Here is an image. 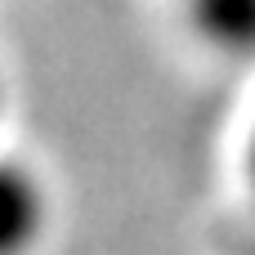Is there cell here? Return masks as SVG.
Wrapping results in <instances>:
<instances>
[{
  "instance_id": "obj_1",
  "label": "cell",
  "mask_w": 255,
  "mask_h": 255,
  "mask_svg": "<svg viewBox=\"0 0 255 255\" xmlns=\"http://www.w3.org/2000/svg\"><path fill=\"white\" fill-rule=\"evenodd\" d=\"M49 197L22 161H0V255H31L45 238Z\"/></svg>"
},
{
  "instance_id": "obj_2",
  "label": "cell",
  "mask_w": 255,
  "mask_h": 255,
  "mask_svg": "<svg viewBox=\"0 0 255 255\" xmlns=\"http://www.w3.org/2000/svg\"><path fill=\"white\" fill-rule=\"evenodd\" d=\"M197 31L224 54H255V0H188Z\"/></svg>"
}]
</instances>
